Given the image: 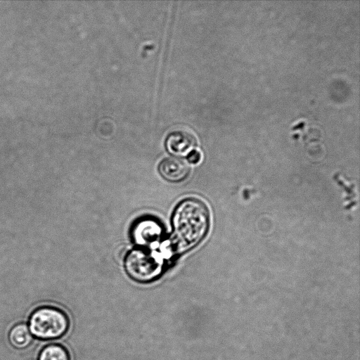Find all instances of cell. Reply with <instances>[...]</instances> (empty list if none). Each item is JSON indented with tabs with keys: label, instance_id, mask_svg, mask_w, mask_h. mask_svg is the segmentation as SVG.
<instances>
[{
	"label": "cell",
	"instance_id": "3957f363",
	"mask_svg": "<svg viewBox=\"0 0 360 360\" xmlns=\"http://www.w3.org/2000/svg\"><path fill=\"white\" fill-rule=\"evenodd\" d=\"M124 266L127 274L139 282L154 280L161 273V260L150 252L135 249L126 257Z\"/></svg>",
	"mask_w": 360,
	"mask_h": 360
},
{
	"label": "cell",
	"instance_id": "277c9868",
	"mask_svg": "<svg viewBox=\"0 0 360 360\" xmlns=\"http://www.w3.org/2000/svg\"><path fill=\"white\" fill-rule=\"evenodd\" d=\"M196 145V138L187 130L172 131L167 136L165 140L167 150L176 156L187 155L195 149Z\"/></svg>",
	"mask_w": 360,
	"mask_h": 360
},
{
	"label": "cell",
	"instance_id": "6da1fadb",
	"mask_svg": "<svg viewBox=\"0 0 360 360\" xmlns=\"http://www.w3.org/2000/svg\"><path fill=\"white\" fill-rule=\"evenodd\" d=\"M174 252L182 253L198 245L208 233L210 211L200 199L189 198L176 207L172 218Z\"/></svg>",
	"mask_w": 360,
	"mask_h": 360
},
{
	"label": "cell",
	"instance_id": "5b68a950",
	"mask_svg": "<svg viewBox=\"0 0 360 360\" xmlns=\"http://www.w3.org/2000/svg\"><path fill=\"white\" fill-rule=\"evenodd\" d=\"M158 170L166 180L178 182L187 177L190 168L184 160L176 157H169L160 162Z\"/></svg>",
	"mask_w": 360,
	"mask_h": 360
},
{
	"label": "cell",
	"instance_id": "8992f818",
	"mask_svg": "<svg viewBox=\"0 0 360 360\" xmlns=\"http://www.w3.org/2000/svg\"><path fill=\"white\" fill-rule=\"evenodd\" d=\"M162 228L155 220L146 219L136 224L133 231L135 242L142 245H150L158 241Z\"/></svg>",
	"mask_w": 360,
	"mask_h": 360
},
{
	"label": "cell",
	"instance_id": "ba28073f",
	"mask_svg": "<svg viewBox=\"0 0 360 360\" xmlns=\"http://www.w3.org/2000/svg\"><path fill=\"white\" fill-rule=\"evenodd\" d=\"M38 360H70V355L62 345L51 344L41 351Z\"/></svg>",
	"mask_w": 360,
	"mask_h": 360
},
{
	"label": "cell",
	"instance_id": "9c48e42d",
	"mask_svg": "<svg viewBox=\"0 0 360 360\" xmlns=\"http://www.w3.org/2000/svg\"><path fill=\"white\" fill-rule=\"evenodd\" d=\"M187 159L190 163L197 164L201 159V154L198 150L194 149L187 155Z\"/></svg>",
	"mask_w": 360,
	"mask_h": 360
},
{
	"label": "cell",
	"instance_id": "52a82bcc",
	"mask_svg": "<svg viewBox=\"0 0 360 360\" xmlns=\"http://www.w3.org/2000/svg\"><path fill=\"white\" fill-rule=\"evenodd\" d=\"M8 338L11 344L18 349L27 347L32 341V335L25 323L14 326L10 330Z\"/></svg>",
	"mask_w": 360,
	"mask_h": 360
},
{
	"label": "cell",
	"instance_id": "7a4b0ae2",
	"mask_svg": "<svg viewBox=\"0 0 360 360\" xmlns=\"http://www.w3.org/2000/svg\"><path fill=\"white\" fill-rule=\"evenodd\" d=\"M69 319L62 310L53 307H41L34 310L29 319L32 335L41 340L61 338L69 328Z\"/></svg>",
	"mask_w": 360,
	"mask_h": 360
}]
</instances>
